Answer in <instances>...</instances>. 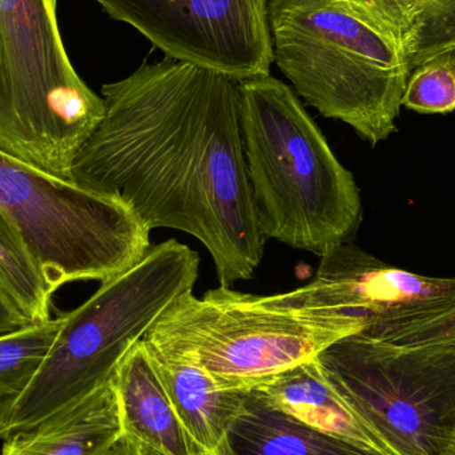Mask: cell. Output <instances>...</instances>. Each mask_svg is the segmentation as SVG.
Listing matches in <instances>:
<instances>
[{"instance_id":"3","label":"cell","mask_w":455,"mask_h":455,"mask_svg":"<svg viewBox=\"0 0 455 455\" xmlns=\"http://www.w3.org/2000/svg\"><path fill=\"white\" fill-rule=\"evenodd\" d=\"M321 371L390 455H455V304L344 337Z\"/></svg>"},{"instance_id":"19","label":"cell","mask_w":455,"mask_h":455,"mask_svg":"<svg viewBox=\"0 0 455 455\" xmlns=\"http://www.w3.org/2000/svg\"><path fill=\"white\" fill-rule=\"evenodd\" d=\"M448 52H455V0H419L416 28L406 50L411 71Z\"/></svg>"},{"instance_id":"8","label":"cell","mask_w":455,"mask_h":455,"mask_svg":"<svg viewBox=\"0 0 455 455\" xmlns=\"http://www.w3.org/2000/svg\"><path fill=\"white\" fill-rule=\"evenodd\" d=\"M0 211L53 291L106 283L144 259L149 232L132 211L0 149Z\"/></svg>"},{"instance_id":"16","label":"cell","mask_w":455,"mask_h":455,"mask_svg":"<svg viewBox=\"0 0 455 455\" xmlns=\"http://www.w3.org/2000/svg\"><path fill=\"white\" fill-rule=\"evenodd\" d=\"M18 230L0 211V297L31 323L51 320L52 296Z\"/></svg>"},{"instance_id":"15","label":"cell","mask_w":455,"mask_h":455,"mask_svg":"<svg viewBox=\"0 0 455 455\" xmlns=\"http://www.w3.org/2000/svg\"><path fill=\"white\" fill-rule=\"evenodd\" d=\"M232 455H382L318 432L245 390L229 432Z\"/></svg>"},{"instance_id":"4","label":"cell","mask_w":455,"mask_h":455,"mask_svg":"<svg viewBox=\"0 0 455 455\" xmlns=\"http://www.w3.org/2000/svg\"><path fill=\"white\" fill-rule=\"evenodd\" d=\"M199 265V254L186 243H157L138 264L101 283L84 304L64 313L31 384L18 397L0 403V440L36 427L109 381L163 310L194 291Z\"/></svg>"},{"instance_id":"6","label":"cell","mask_w":455,"mask_h":455,"mask_svg":"<svg viewBox=\"0 0 455 455\" xmlns=\"http://www.w3.org/2000/svg\"><path fill=\"white\" fill-rule=\"evenodd\" d=\"M363 318L331 310L270 307L219 286L176 297L144 336L164 357L207 371L221 389L249 390L365 331Z\"/></svg>"},{"instance_id":"1","label":"cell","mask_w":455,"mask_h":455,"mask_svg":"<svg viewBox=\"0 0 455 455\" xmlns=\"http://www.w3.org/2000/svg\"><path fill=\"white\" fill-rule=\"evenodd\" d=\"M106 114L71 180L127 205L149 230L170 228L210 251L221 286L264 257L246 171L237 80L194 64H144L101 88Z\"/></svg>"},{"instance_id":"17","label":"cell","mask_w":455,"mask_h":455,"mask_svg":"<svg viewBox=\"0 0 455 455\" xmlns=\"http://www.w3.org/2000/svg\"><path fill=\"white\" fill-rule=\"evenodd\" d=\"M63 315L0 334V403L24 392L47 358Z\"/></svg>"},{"instance_id":"20","label":"cell","mask_w":455,"mask_h":455,"mask_svg":"<svg viewBox=\"0 0 455 455\" xmlns=\"http://www.w3.org/2000/svg\"><path fill=\"white\" fill-rule=\"evenodd\" d=\"M373 21L385 34L408 50L416 28L419 0H341Z\"/></svg>"},{"instance_id":"21","label":"cell","mask_w":455,"mask_h":455,"mask_svg":"<svg viewBox=\"0 0 455 455\" xmlns=\"http://www.w3.org/2000/svg\"><path fill=\"white\" fill-rule=\"evenodd\" d=\"M29 323H32L28 318L24 317L0 297V334L10 333Z\"/></svg>"},{"instance_id":"7","label":"cell","mask_w":455,"mask_h":455,"mask_svg":"<svg viewBox=\"0 0 455 455\" xmlns=\"http://www.w3.org/2000/svg\"><path fill=\"white\" fill-rule=\"evenodd\" d=\"M58 0H0V149L58 178L106 114L75 71Z\"/></svg>"},{"instance_id":"18","label":"cell","mask_w":455,"mask_h":455,"mask_svg":"<svg viewBox=\"0 0 455 455\" xmlns=\"http://www.w3.org/2000/svg\"><path fill=\"white\" fill-rule=\"evenodd\" d=\"M403 107L427 115L455 111V52L435 56L413 68Z\"/></svg>"},{"instance_id":"22","label":"cell","mask_w":455,"mask_h":455,"mask_svg":"<svg viewBox=\"0 0 455 455\" xmlns=\"http://www.w3.org/2000/svg\"><path fill=\"white\" fill-rule=\"evenodd\" d=\"M104 455H148L135 441L123 435Z\"/></svg>"},{"instance_id":"5","label":"cell","mask_w":455,"mask_h":455,"mask_svg":"<svg viewBox=\"0 0 455 455\" xmlns=\"http://www.w3.org/2000/svg\"><path fill=\"white\" fill-rule=\"evenodd\" d=\"M273 63L329 119L377 146L397 131L405 51L341 0H269Z\"/></svg>"},{"instance_id":"14","label":"cell","mask_w":455,"mask_h":455,"mask_svg":"<svg viewBox=\"0 0 455 455\" xmlns=\"http://www.w3.org/2000/svg\"><path fill=\"white\" fill-rule=\"evenodd\" d=\"M147 350L200 454L232 455L230 427L243 411L245 390L221 389L203 369L164 357L151 347H147Z\"/></svg>"},{"instance_id":"10","label":"cell","mask_w":455,"mask_h":455,"mask_svg":"<svg viewBox=\"0 0 455 455\" xmlns=\"http://www.w3.org/2000/svg\"><path fill=\"white\" fill-rule=\"evenodd\" d=\"M257 299L270 307L355 315L363 318L365 331H371L455 304V278L417 275L347 243L321 257L307 285Z\"/></svg>"},{"instance_id":"13","label":"cell","mask_w":455,"mask_h":455,"mask_svg":"<svg viewBox=\"0 0 455 455\" xmlns=\"http://www.w3.org/2000/svg\"><path fill=\"white\" fill-rule=\"evenodd\" d=\"M122 435L119 401L111 379L36 427L3 440L0 455H104Z\"/></svg>"},{"instance_id":"11","label":"cell","mask_w":455,"mask_h":455,"mask_svg":"<svg viewBox=\"0 0 455 455\" xmlns=\"http://www.w3.org/2000/svg\"><path fill=\"white\" fill-rule=\"evenodd\" d=\"M123 435L148 455H202L181 424L143 339L115 371Z\"/></svg>"},{"instance_id":"2","label":"cell","mask_w":455,"mask_h":455,"mask_svg":"<svg viewBox=\"0 0 455 455\" xmlns=\"http://www.w3.org/2000/svg\"><path fill=\"white\" fill-rule=\"evenodd\" d=\"M246 171L265 238L323 257L350 243L363 203L289 85L270 75L238 82Z\"/></svg>"},{"instance_id":"9","label":"cell","mask_w":455,"mask_h":455,"mask_svg":"<svg viewBox=\"0 0 455 455\" xmlns=\"http://www.w3.org/2000/svg\"><path fill=\"white\" fill-rule=\"evenodd\" d=\"M173 60L241 82L270 75L269 0H95Z\"/></svg>"},{"instance_id":"12","label":"cell","mask_w":455,"mask_h":455,"mask_svg":"<svg viewBox=\"0 0 455 455\" xmlns=\"http://www.w3.org/2000/svg\"><path fill=\"white\" fill-rule=\"evenodd\" d=\"M249 390L273 408L318 432L376 453L390 455L331 387L317 358L275 374Z\"/></svg>"}]
</instances>
